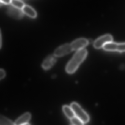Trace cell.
I'll return each mask as SVG.
<instances>
[{
	"label": "cell",
	"instance_id": "1",
	"mask_svg": "<svg viewBox=\"0 0 125 125\" xmlns=\"http://www.w3.org/2000/svg\"><path fill=\"white\" fill-rule=\"evenodd\" d=\"M87 54V50L85 49L77 51L67 64L66 67L67 73L69 74L75 73L79 65L85 60Z\"/></svg>",
	"mask_w": 125,
	"mask_h": 125
},
{
	"label": "cell",
	"instance_id": "9",
	"mask_svg": "<svg viewBox=\"0 0 125 125\" xmlns=\"http://www.w3.org/2000/svg\"><path fill=\"white\" fill-rule=\"evenodd\" d=\"M31 114L26 113L18 118L15 122V125H23L27 124L31 119Z\"/></svg>",
	"mask_w": 125,
	"mask_h": 125
},
{
	"label": "cell",
	"instance_id": "3",
	"mask_svg": "<svg viewBox=\"0 0 125 125\" xmlns=\"http://www.w3.org/2000/svg\"><path fill=\"white\" fill-rule=\"evenodd\" d=\"M103 48L108 51L125 52V43H118L111 42L105 45Z\"/></svg>",
	"mask_w": 125,
	"mask_h": 125
},
{
	"label": "cell",
	"instance_id": "14",
	"mask_svg": "<svg viewBox=\"0 0 125 125\" xmlns=\"http://www.w3.org/2000/svg\"><path fill=\"white\" fill-rule=\"evenodd\" d=\"M0 79L4 78L6 76V73L5 71L3 69H1L0 70Z\"/></svg>",
	"mask_w": 125,
	"mask_h": 125
},
{
	"label": "cell",
	"instance_id": "6",
	"mask_svg": "<svg viewBox=\"0 0 125 125\" xmlns=\"http://www.w3.org/2000/svg\"><path fill=\"white\" fill-rule=\"evenodd\" d=\"M89 43L87 39L81 38L76 40L70 44L73 50L78 51L83 49Z\"/></svg>",
	"mask_w": 125,
	"mask_h": 125
},
{
	"label": "cell",
	"instance_id": "11",
	"mask_svg": "<svg viewBox=\"0 0 125 125\" xmlns=\"http://www.w3.org/2000/svg\"><path fill=\"white\" fill-rule=\"evenodd\" d=\"M11 4L15 8L19 10L23 9L25 5L21 0H12Z\"/></svg>",
	"mask_w": 125,
	"mask_h": 125
},
{
	"label": "cell",
	"instance_id": "15",
	"mask_svg": "<svg viewBox=\"0 0 125 125\" xmlns=\"http://www.w3.org/2000/svg\"><path fill=\"white\" fill-rule=\"evenodd\" d=\"M1 3L4 4H9L11 3L12 0H0Z\"/></svg>",
	"mask_w": 125,
	"mask_h": 125
},
{
	"label": "cell",
	"instance_id": "2",
	"mask_svg": "<svg viewBox=\"0 0 125 125\" xmlns=\"http://www.w3.org/2000/svg\"><path fill=\"white\" fill-rule=\"evenodd\" d=\"M70 107L73 110L75 115L84 123H87L89 121V117L87 114L77 103L73 102L70 105Z\"/></svg>",
	"mask_w": 125,
	"mask_h": 125
},
{
	"label": "cell",
	"instance_id": "8",
	"mask_svg": "<svg viewBox=\"0 0 125 125\" xmlns=\"http://www.w3.org/2000/svg\"><path fill=\"white\" fill-rule=\"evenodd\" d=\"M22 10L25 14L31 18H35L37 16L36 11L31 6L25 5Z\"/></svg>",
	"mask_w": 125,
	"mask_h": 125
},
{
	"label": "cell",
	"instance_id": "4",
	"mask_svg": "<svg viewBox=\"0 0 125 125\" xmlns=\"http://www.w3.org/2000/svg\"><path fill=\"white\" fill-rule=\"evenodd\" d=\"M73 51L70 44H65L58 48L54 51V55L56 58H59L69 54Z\"/></svg>",
	"mask_w": 125,
	"mask_h": 125
},
{
	"label": "cell",
	"instance_id": "16",
	"mask_svg": "<svg viewBox=\"0 0 125 125\" xmlns=\"http://www.w3.org/2000/svg\"><path fill=\"white\" fill-rule=\"evenodd\" d=\"M1 32L0 33V48H1V45H2V44H1V43H2V37H1Z\"/></svg>",
	"mask_w": 125,
	"mask_h": 125
},
{
	"label": "cell",
	"instance_id": "13",
	"mask_svg": "<svg viewBox=\"0 0 125 125\" xmlns=\"http://www.w3.org/2000/svg\"><path fill=\"white\" fill-rule=\"evenodd\" d=\"M70 120L73 125H84V123L76 116L74 117Z\"/></svg>",
	"mask_w": 125,
	"mask_h": 125
},
{
	"label": "cell",
	"instance_id": "7",
	"mask_svg": "<svg viewBox=\"0 0 125 125\" xmlns=\"http://www.w3.org/2000/svg\"><path fill=\"white\" fill-rule=\"evenodd\" d=\"M56 57L54 55H51L47 57L42 64V67L45 70L50 69L57 62Z\"/></svg>",
	"mask_w": 125,
	"mask_h": 125
},
{
	"label": "cell",
	"instance_id": "12",
	"mask_svg": "<svg viewBox=\"0 0 125 125\" xmlns=\"http://www.w3.org/2000/svg\"><path fill=\"white\" fill-rule=\"evenodd\" d=\"M0 125H15V123L4 116H0Z\"/></svg>",
	"mask_w": 125,
	"mask_h": 125
},
{
	"label": "cell",
	"instance_id": "10",
	"mask_svg": "<svg viewBox=\"0 0 125 125\" xmlns=\"http://www.w3.org/2000/svg\"><path fill=\"white\" fill-rule=\"evenodd\" d=\"M63 110L67 117L71 119L75 116V113L70 106L68 105H64L63 107Z\"/></svg>",
	"mask_w": 125,
	"mask_h": 125
},
{
	"label": "cell",
	"instance_id": "5",
	"mask_svg": "<svg viewBox=\"0 0 125 125\" xmlns=\"http://www.w3.org/2000/svg\"><path fill=\"white\" fill-rule=\"evenodd\" d=\"M113 37L110 34H106L99 37L95 41L94 47L96 49H100L103 48L107 43L112 42Z\"/></svg>",
	"mask_w": 125,
	"mask_h": 125
},
{
	"label": "cell",
	"instance_id": "17",
	"mask_svg": "<svg viewBox=\"0 0 125 125\" xmlns=\"http://www.w3.org/2000/svg\"><path fill=\"white\" fill-rule=\"evenodd\" d=\"M29 125V124H28V123H27V124H25V125Z\"/></svg>",
	"mask_w": 125,
	"mask_h": 125
}]
</instances>
